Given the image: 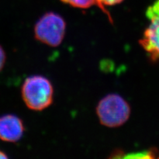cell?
Returning <instances> with one entry per match:
<instances>
[{
	"label": "cell",
	"mask_w": 159,
	"mask_h": 159,
	"mask_svg": "<svg viewBox=\"0 0 159 159\" xmlns=\"http://www.w3.org/2000/svg\"><path fill=\"white\" fill-rule=\"evenodd\" d=\"M25 131L22 120L16 116L0 117V139L9 143H16L21 139Z\"/></svg>",
	"instance_id": "obj_5"
},
{
	"label": "cell",
	"mask_w": 159,
	"mask_h": 159,
	"mask_svg": "<svg viewBox=\"0 0 159 159\" xmlns=\"http://www.w3.org/2000/svg\"><path fill=\"white\" fill-rule=\"evenodd\" d=\"M6 60V52H5L3 48L0 46V71L3 69L5 65Z\"/></svg>",
	"instance_id": "obj_10"
},
{
	"label": "cell",
	"mask_w": 159,
	"mask_h": 159,
	"mask_svg": "<svg viewBox=\"0 0 159 159\" xmlns=\"http://www.w3.org/2000/svg\"><path fill=\"white\" fill-rule=\"evenodd\" d=\"M8 157L6 155V153L0 151V158H7Z\"/></svg>",
	"instance_id": "obj_11"
},
{
	"label": "cell",
	"mask_w": 159,
	"mask_h": 159,
	"mask_svg": "<svg viewBox=\"0 0 159 159\" xmlns=\"http://www.w3.org/2000/svg\"><path fill=\"white\" fill-rule=\"evenodd\" d=\"M21 94L28 108L33 111H42L52 103L54 89L48 79L41 75H34L25 80Z\"/></svg>",
	"instance_id": "obj_1"
},
{
	"label": "cell",
	"mask_w": 159,
	"mask_h": 159,
	"mask_svg": "<svg viewBox=\"0 0 159 159\" xmlns=\"http://www.w3.org/2000/svg\"><path fill=\"white\" fill-rule=\"evenodd\" d=\"M97 1L98 3V7L101 9L103 13H105L107 15L109 19L112 22L111 17L106 10L105 6H116V5L121 3L122 2H123V0H97Z\"/></svg>",
	"instance_id": "obj_7"
},
{
	"label": "cell",
	"mask_w": 159,
	"mask_h": 159,
	"mask_svg": "<svg viewBox=\"0 0 159 159\" xmlns=\"http://www.w3.org/2000/svg\"><path fill=\"white\" fill-rule=\"evenodd\" d=\"M146 16L149 19L153 17H159V0H157L152 6L148 7L146 11Z\"/></svg>",
	"instance_id": "obj_9"
},
{
	"label": "cell",
	"mask_w": 159,
	"mask_h": 159,
	"mask_svg": "<svg viewBox=\"0 0 159 159\" xmlns=\"http://www.w3.org/2000/svg\"><path fill=\"white\" fill-rule=\"evenodd\" d=\"M96 114L102 125L118 127L125 124L130 117L131 107L121 96L111 93L103 97L98 103Z\"/></svg>",
	"instance_id": "obj_2"
},
{
	"label": "cell",
	"mask_w": 159,
	"mask_h": 159,
	"mask_svg": "<svg viewBox=\"0 0 159 159\" xmlns=\"http://www.w3.org/2000/svg\"><path fill=\"white\" fill-rule=\"evenodd\" d=\"M157 154V151L155 148L149 149L148 151H144L134 154H131L128 156L129 158H154Z\"/></svg>",
	"instance_id": "obj_8"
},
{
	"label": "cell",
	"mask_w": 159,
	"mask_h": 159,
	"mask_svg": "<svg viewBox=\"0 0 159 159\" xmlns=\"http://www.w3.org/2000/svg\"><path fill=\"white\" fill-rule=\"evenodd\" d=\"M61 1L74 7L80 9H88L93 6H98L97 0H61Z\"/></svg>",
	"instance_id": "obj_6"
},
{
	"label": "cell",
	"mask_w": 159,
	"mask_h": 159,
	"mask_svg": "<svg viewBox=\"0 0 159 159\" xmlns=\"http://www.w3.org/2000/svg\"><path fill=\"white\" fill-rule=\"evenodd\" d=\"M151 23L145 29L139 44L153 62L159 61V17L150 19Z\"/></svg>",
	"instance_id": "obj_4"
},
{
	"label": "cell",
	"mask_w": 159,
	"mask_h": 159,
	"mask_svg": "<svg viewBox=\"0 0 159 159\" xmlns=\"http://www.w3.org/2000/svg\"><path fill=\"white\" fill-rule=\"evenodd\" d=\"M66 24L58 14L48 12L40 18L34 29L37 41L52 47L61 44L65 36Z\"/></svg>",
	"instance_id": "obj_3"
}]
</instances>
